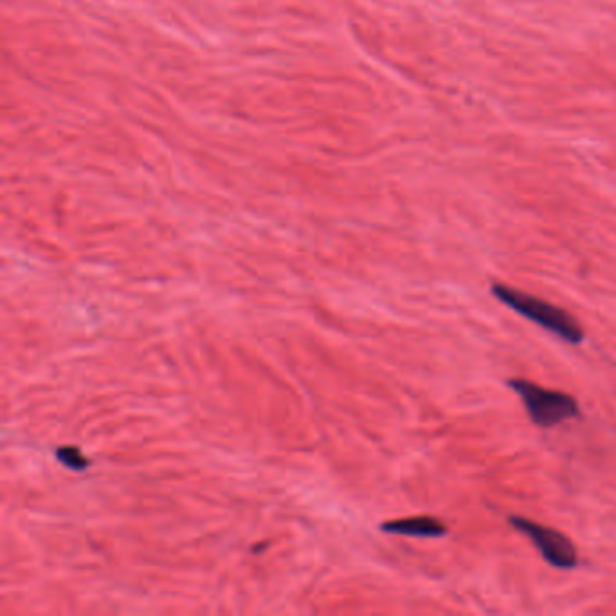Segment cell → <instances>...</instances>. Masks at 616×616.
<instances>
[{
	"mask_svg": "<svg viewBox=\"0 0 616 616\" xmlns=\"http://www.w3.org/2000/svg\"><path fill=\"white\" fill-rule=\"evenodd\" d=\"M492 295L506 308L514 309L521 317L528 318L533 324L542 327L551 335L559 336L566 344L580 346L584 342V329L579 320L570 315L566 309L553 306L546 300L533 297L530 293L514 290L501 282L492 284Z\"/></svg>",
	"mask_w": 616,
	"mask_h": 616,
	"instance_id": "1",
	"label": "cell"
},
{
	"mask_svg": "<svg viewBox=\"0 0 616 616\" xmlns=\"http://www.w3.org/2000/svg\"><path fill=\"white\" fill-rule=\"evenodd\" d=\"M508 387L519 394L528 418L541 429H553L564 421L579 418V402L568 392L551 391L524 378L508 380Z\"/></svg>",
	"mask_w": 616,
	"mask_h": 616,
	"instance_id": "2",
	"label": "cell"
},
{
	"mask_svg": "<svg viewBox=\"0 0 616 616\" xmlns=\"http://www.w3.org/2000/svg\"><path fill=\"white\" fill-rule=\"evenodd\" d=\"M508 523L514 530L528 537L533 542L535 550L541 553L542 559L553 568L571 571L579 566L577 548L564 533L544 524L533 523L521 515H510Z\"/></svg>",
	"mask_w": 616,
	"mask_h": 616,
	"instance_id": "3",
	"label": "cell"
},
{
	"mask_svg": "<svg viewBox=\"0 0 616 616\" xmlns=\"http://www.w3.org/2000/svg\"><path fill=\"white\" fill-rule=\"evenodd\" d=\"M382 532L418 537V539H439L447 535L448 528L447 524L441 523L432 515H418V517L396 519V521L382 524Z\"/></svg>",
	"mask_w": 616,
	"mask_h": 616,
	"instance_id": "4",
	"label": "cell"
},
{
	"mask_svg": "<svg viewBox=\"0 0 616 616\" xmlns=\"http://www.w3.org/2000/svg\"><path fill=\"white\" fill-rule=\"evenodd\" d=\"M56 459L75 472H82L89 467V459L85 458L84 454L76 447H62L56 450Z\"/></svg>",
	"mask_w": 616,
	"mask_h": 616,
	"instance_id": "5",
	"label": "cell"
}]
</instances>
